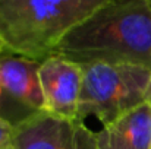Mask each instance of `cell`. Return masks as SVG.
Returning <instances> with one entry per match:
<instances>
[{
    "label": "cell",
    "mask_w": 151,
    "mask_h": 149,
    "mask_svg": "<svg viewBox=\"0 0 151 149\" xmlns=\"http://www.w3.org/2000/svg\"><path fill=\"white\" fill-rule=\"evenodd\" d=\"M150 102H151V95H150Z\"/></svg>",
    "instance_id": "11"
},
{
    "label": "cell",
    "mask_w": 151,
    "mask_h": 149,
    "mask_svg": "<svg viewBox=\"0 0 151 149\" xmlns=\"http://www.w3.org/2000/svg\"><path fill=\"white\" fill-rule=\"evenodd\" d=\"M151 69L138 64L93 63L82 66L78 118L96 117L103 126L150 102Z\"/></svg>",
    "instance_id": "3"
},
{
    "label": "cell",
    "mask_w": 151,
    "mask_h": 149,
    "mask_svg": "<svg viewBox=\"0 0 151 149\" xmlns=\"http://www.w3.org/2000/svg\"><path fill=\"white\" fill-rule=\"evenodd\" d=\"M107 0H0V38L6 50L43 61L78 24Z\"/></svg>",
    "instance_id": "2"
},
{
    "label": "cell",
    "mask_w": 151,
    "mask_h": 149,
    "mask_svg": "<svg viewBox=\"0 0 151 149\" xmlns=\"http://www.w3.org/2000/svg\"><path fill=\"white\" fill-rule=\"evenodd\" d=\"M97 149H151V102L96 132Z\"/></svg>",
    "instance_id": "7"
},
{
    "label": "cell",
    "mask_w": 151,
    "mask_h": 149,
    "mask_svg": "<svg viewBox=\"0 0 151 149\" xmlns=\"http://www.w3.org/2000/svg\"><path fill=\"white\" fill-rule=\"evenodd\" d=\"M35 111L28 110L27 107H24L21 102H18L15 98H12L1 86H0V115L6 120H9L13 126L18 124L21 120H24L25 117H28L29 114H32Z\"/></svg>",
    "instance_id": "8"
},
{
    "label": "cell",
    "mask_w": 151,
    "mask_h": 149,
    "mask_svg": "<svg viewBox=\"0 0 151 149\" xmlns=\"http://www.w3.org/2000/svg\"><path fill=\"white\" fill-rule=\"evenodd\" d=\"M4 51H6V46H4V43L1 41V38H0V56H1Z\"/></svg>",
    "instance_id": "10"
},
{
    "label": "cell",
    "mask_w": 151,
    "mask_h": 149,
    "mask_svg": "<svg viewBox=\"0 0 151 149\" xmlns=\"http://www.w3.org/2000/svg\"><path fill=\"white\" fill-rule=\"evenodd\" d=\"M41 61L4 51L0 56V86L31 111H46L40 82Z\"/></svg>",
    "instance_id": "6"
},
{
    "label": "cell",
    "mask_w": 151,
    "mask_h": 149,
    "mask_svg": "<svg viewBox=\"0 0 151 149\" xmlns=\"http://www.w3.org/2000/svg\"><path fill=\"white\" fill-rule=\"evenodd\" d=\"M53 54L79 66L123 63L151 69V0H107L69 31Z\"/></svg>",
    "instance_id": "1"
},
{
    "label": "cell",
    "mask_w": 151,
    "mask_h": 149,
    "mask_svg": "<svg viewBox=\"0 0 151 149\" xmlns=\"http://www.w3.org/2000/svg\"><path fill=\"white\" fill-rule=\"evenodd\" d=\"M38 73L46 111L62 118H78L82 66L53 54L41 61Z\"/></svg>",
    "instance_id": "5"
},
{
    "label": "cell",
    "mask_w": 151,
    "mask_h": 149,
    "mask_svg": "<svg viewBox=\"0 0 151 149\" xmlns=\"http://www.w3.org/2000/svg\"><path fill=\"white\" fill-rule=\"evenodd\" d=\"M12 149H97V139L84 120L35 111L15 124Z\"/></svg>",
    "instance_id": "4"
},
{
    "label": "cell",
    "mask_w": 151,
    "mask_h": 149,
    "mask_svg": "<svg viewBox=\"0 0 151 149\" xmlns=\"http://www.w3.org/2000/svg\"><path fill=\"white\" fill-rule=\"evenodd\" d=\"M15 126L0 115V149H12Z\"/></svg>",
    "instance_id": "9"
}]
</instances>
